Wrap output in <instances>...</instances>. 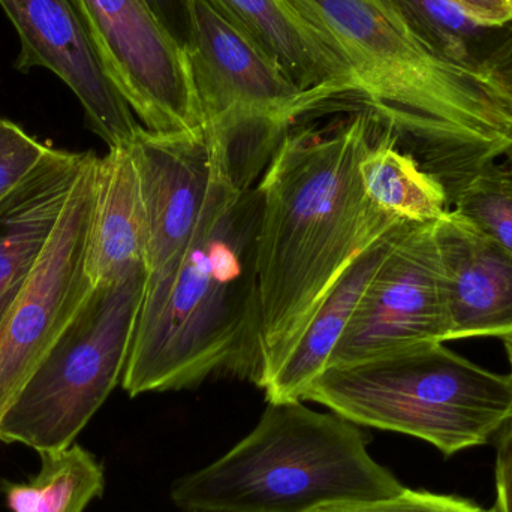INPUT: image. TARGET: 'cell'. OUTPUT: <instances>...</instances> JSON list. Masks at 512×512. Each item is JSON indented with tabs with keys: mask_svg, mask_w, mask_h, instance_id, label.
I'll return each mask as SVG.
<instances>
[{
	"mask_svg": "<svg viewBox=\"0 0 512 512\" xmlns=\"http://www.w3.org/2000/svg\"><path fill=\"white\" fill-rule=\"evenodd\" d=\"M498 159L463 183L451 200V212L512 254V149L504 161Z\"/></svg>",
	"mask_w": 512,
	"mask_h": 512,
	"instance_id": "21",
	"label": "cell"
},
{
	"mask_svg": "<svg viewBox=\"0 0 512 512\" xmlns=\"http://www.w3.org/2000/svg\"><path fill=\"white\" fill-rule=\"evenodd\" d=\"M496 436V502L492 511L512 512V415Z\"/></svg>",
	"mask_w": 512,
	"mask_h": 512,
	"instance_id": "26",
	"label": "cell"
},
{
	"mask_svg": "<svg viewBox=\"0 0 512 512\" xmlns=\"http://www.w3.org/2000/svg\"><path fill=\"white\" fill-rule=\"evenodd\" d=\"M483 27L502 26L512 18V0H451Z\"/></svg>",
	"mask_w": 512,
	"mask_h": 512,
	"instance_id": "27",
	"label": "cell"
},
{
	"mask_svg": "<svg viewBox=\"0 0 512 512\" xmlns=\"http://www.w3.org/2000/svg\"><path fill=\"white\" fill-rule=\"evenodd\" d=\"M348 63L357 101L450 195L512 149V114L471 69L412 38L378 0H289Z\"/></svg>",
	"mask_w": 512,
	"mask_h": 512,
	"instance_id": "3",
	"label": "cell"
},
{
	"mask_svg": "<svg viewBox=\"0 0 512 512\" xmlns=\"http://www.w3.org/2000/svg\"><path fill=\"white\" fill-rule=\"evenodd\" d=\"M261 50L319 110L358 99L348 63L289 0H204Z\"/></svg>",
	"mask_w": 512,
	"mask_h": 512,
	"instance_id": "13",
	"label": "cell"
},
{
	"mask_svg": "<svg viewBox=\"0 0 512 512\" xmlns=\"http://www.w3.org/2000/svg\"><path fill=\"white\" fill-rule=\"evenodd\" d=\"M378 3L432 53L477 72L478 51L487 27L474 23L451 0H378Z\"/></svg>",
	"mask_w": 512,
	"mask_h": 512,
	"instance_id": "20",
	"label": "cell"
},
{
	"mask_svg": "<svg viewBox=\"0 0 512 512\" xmlns=\"http://www.w3.org/2000/svg\"><path fill=\"white\" fill-rule=\"evenodd\" d=\"M149 225L140 176L128 147L99 158L86 271L93 285L147 271Z\"/></svg>",
	"mask_w": 512,
	"mask_h": 512,
	"instance_id": "17",
	"label": "cell"
},
{
	"mask_svg": "<svg viewBox=\"0 0 512 512\" xmlns=\"http://www.w3.org/2000/svg\"><path fill=\"white\" fill-rule=\"evenodd\" d=\"M414 225L421 224L403 222L391 228L343 271L313 313L297 342L279 366L259 385L268 403L303 400L312 382L327 369L331 355L345 334L376 271L400 237Z\"/></svg>",
	"mask_w": 512,
	"mask_h": 512,
	"instance_id": "16",
	"label": "cell"
},
{
	"mask_svg": "<svg viewBox=\"0 0 512 512\" xmlns=\"http://www.w3.org/2000/svg\"><path fill=\"white\" fill-rule=\"evenodd\" d=\"M403 490L370 456L360 426L297 400L268 403L246 438L177 480L171 499L183 512H309Z\"/></svg>",
	"mask_w": 512,
	"mask_h": 512,
	"instance_id": "4",
	"label": "cell"
},
{
	"mask_svg": "<svg viewBox=\"0 0 512 512\" xmlns=\"http://www.w3.org/2000/svg\"><path fill=\"white\" fill-rule=\"evenodd\" d=\"M304 400L454 456L498 435L512 415V376L483 369L442 342H426L327 367Z\"/></svg>",
	"mask_w": 512,
	"mask_h": 512,
	"instance_id": "5",
	"label": "cell"
},
{
	"mask_svg": "<svg viewBox=\"0 0 512 512\" xmlns=\"http://www.w3.org/2000/svg\"><path fill=\"white\" fill-rule=\"evenodd\" d=\"M153 14L185 53L194 41L192 0H146Z\"/></svg>",
	"mask_w": 512,
	"mask_h": 512,
	"instance_id": "25",
	"label": "cell"
},
{
	"mask_svg": "<svg viewBox=\"0 0 512 512\" xmlns=\"http://www.w3.org/2000/svg\"><path fill=\"white\" fill-rule=\"evenodd\" d=\"M111 80L144 128L191 131L204 125L186 53L146 0H83Z\"/></svg>",
	"mask_w": 512,
	"mask_h": 512,
	"instance_id": "9",
	"label": "cell"
},
{
	"mask_svg": "<svg viewBox=\"0 0 512 512\" xmlns=\"http://www.w3.org/2000/svg\"><path fill=\"white\" fill-rule=\"evenodd\" d=\"M48 150L50 146L0 117V201L35 170Z\"/></svg>",
	"mask_w": 512,
	"mask_h": 512,
	"instance_id": "22",
	"label": "cell"
},
{
	"mask_svg": "<svg viewBox=\"0 0 512 512\" xmlns=\"http://www.w3.org/2000/svg\"><path fill=\"white\" fill-rule=\"evenodd\" d=\"M126 147L134 158L146 206L147 282H153L183 258L216 192L230 180L206 125L180 132H153L141 126Z\"/></svg>",
	"mask_w": 512,
	"mask_h": 512,
	"instance_id": "10",
	"label": "cell"
},
{
	"mask_svg": "<svg viewBox=\"0 0 512 512\" xmlns=\"http://www.w3.org/2000/svg\"><path fill=\"white\" fill-rule=\"evenodd\" d=\"M258 186L225 180L173 270L146 282L122 385L131 397L264 373Z\"/></svg>",
	"mask_w": 512,
	"mask_h": 512,
	"instance_id": "2",
	"label": "cell"
},
{
	"mask_svg": "<svg viewBox=\"0 0 512 512\" xmlns=\"http://www.w3.org/2000/svg\"><path fill=\"white\" fill-rule=\"evenodd\" d=\"M379 132L366 111L324 129H291L264 171L258 185L261 382L297 342L343 271L403 224L375 209L361 186L358 164Z\"/></svg>",
	"mask_w": 512,
	"mask_h": 512,
	"instance_id": "1",
	"label": "cell"
},
{
	"mask_svg": "<svg viewBox=\"0 0 512 512\" xmlns=\"http://www.w3.org/2000/svg\"><path fill=\"white\" fill-rule=\"evenodd\" d=\"M89 155L50 147L0 201V322L44 255Z\"/></svg>",
	"mask_w": 512,
	"mask_h": 512,
	"instance_id": "15",
	"label": "cell"
},
{
	"mask_svg": "<svg viewBox=\"0 0 512 512\" xmlns=\"http://www.w3.org/2000/svg\"><path fill=\"white\" fill-rule=\"evenodd\" d=\"M477 74L512 114V18L502 26L487 27L478 51Z\"/></svg>",
	"mask_w": 512,
	"mask_h": 512,
	"instance_id": "24",
	"label": "cell"
},
{
	"mask_svg": "<svg viewBox=\"0 0 512 512\" xmlns=\"http://www.w3.org/2000/svg\"><path fill=\"white\" fill-rule=\"evenodd\" d=\"M39 456L41 469L29 481H0L9 512H84L104 495V468L86 448L72 444Z\"/></svg>",
	"mask_w": 512,
	"mask_h": 512,
	"instance_id": "19",
	"label": "cell"
},
{
	"mask_svg": "<svg viewBox=\"0 0 512 512\" xmlns=\"http://www.w3.org/2000/svg\"><path fill=\"white\" fill-rule=\"evenodd\" d=\"M0 6L20 38L15 68L53 72L110 149L131 144L141 125L108 74L83 0H0Z\"/></svg>",
	"mask_w": 512,
	"mask_h": 512,
	"instance_id": "11",
	"label": "cell"
},
{
	"mask_svg": "<svg viewBox=\"0 0 512 512\" xmlns=\"http://www.w3.org/2000/svg\"><path fill=\"white\" fill-rule=\"evenodd\" d=\"M98 164L90 152L44 255L0 322V420L92 291L86 261Z\"/></svg>",
	"mask_w": 512,
	"mask_h": 512,
	"instance_id": "7",
	"label": "cell"
},
{
	"mask_svg": "<svg viewBox=\"0 0 512 512\" xmlns=\"http://www.w3.org/2000/svg\"><path fill=\"white\" fill-rule=\"evenodd\" d=\"M502 342H504L505 352H507L508 361H510V369L512 376V334H508V336L501 337Z\"/></svg>",
	"mask_w": 512,
	"mask_h": 512,
	"instance_id": "28",
	"label": "cell"
},
{
	"mask_svg": "<svg viewBox=\"0 0 512 512\" xmlns=\"http://www.w3.org/2000/svg\"><path fill=\"white\" fill-rule=\"evenodd\" d=\"M435 224L414 225L393 246L361 297L328 367L418 343L447 342V294Z\"/></svg>",
	"mask_w": 512,
	"mask_h": 512,
	"instance_id": "8",
	"label": "cell"
},
{
	"mask_svg": "<svg viewBox=\"0 0 512 512\" xmlns=\"http://www.w3.org/2000/svg\"><path fill=\"white\" fill-rule=\"evenodd\" d=\"M194 41L186 53L204 123L230 114L295 120L318 111L315 98L286 75L204 0H192Z\"/></svg>",
	"mask_w": 512,
	"mask_h": 512,
	"instance_id": "12",
	"label": "cell"
},
{
	"mask_svg": "<svg viewBox=\"0 0 512 512\" xmlns=\"http://www.w3.org/2000/svg\"><path fill=\"white\" fill-rule=\"evenodd\" d=\"M364 194L375 209L409 224H435L451 210L444 183L429 173L396 138L379 132L358 164Z\"/></svg>",
	"mask_w": 512,
	"mask_h": 512,
	"instance_id": "18",
	"label": "cell"
},
{
	"mask_svg": "<svg viewBox=\"0 0 512 512\" xmlns=\"http://www.w3.org/2000/svg\"><path fill=\"white\" fill-rule=\"evenodd\" d=\"M309 512H493L459 496L436 495L420 490H403L379 501H349L322 505Z\"/></svg>",
	"mask_w": 512,
	"mask_h": 512,
	"instance_id": "23",
	"label": "cell"
},
{
	"mask_svg": "<svg viewBox=\"0 0 512 512\" xmlns=\"http://www.w3.org/2000/svg\"><path fill=\"white\" fill-rule=\"evenodd\" d=\"M447 294V340L512 334V254L448 212L435 224Z\"/></svg>",
	"mask_w": 512,
	"mask_h": 512,
	"instance_id": "14",
	"label": "cell"
},
{
	"mask_svg": "<svg viewBox=\"0 0 512 512\" xmlns=\"http://www.w3.org/2000/svg\"><path fill=\"white\" fill-rule=\"evenodd\" d=\"M147 271L93 285L0 420V441L38 453L74 444L122 381Z\"/></svg>",
	"mask_w": 512,
	"mask_h": 512,
	"instance_id": "6",
	"label": "cell"
}]
</instances>
